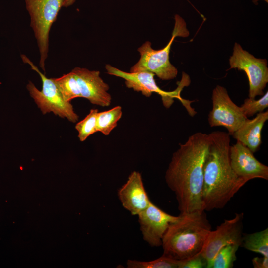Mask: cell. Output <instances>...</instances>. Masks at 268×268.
Instances as JSON below:
<instances>
[{
    "label": "cell",
    "mask_w": 268,
    "mask_h": 268,
    "mask_svg": "<svg viewBox=\"0 0 268 268\" xmlns=\"http://www.w3.org/2000/svg\"><path fill=\"white\" fill-rule=\"evenodd\" d=\"M53 78L67 101L82 97L101 107L111 103V95L108 92L109 86L100 77L99 71L76 67L61 77Z\"/></svg>",
    "instance_id": "4"
},
{
    "label": "cell",
    "mask_w": 268,
    "mask_h": 268,
    "mask_svg": "<svg viewBox=\"0 0 268 268\" xmlns=\"http://www.w3.org/2000/svg\"><path fill=\"white\" fill-rule=\"evenodd\" d=\"M204 210L180 214L162 240L163 255L183 260L201 252L211 226Z\"/></svg>",
    "instance_id": "3"
},
{
    "label": "cell",
    "mask_w": 268,
    "mask_h": 268,
    "mask_svg": "<svg viewBox=\"0 0 268 268\" xmlns=\"http://www.w3.org/2000/svg\"><path fill=\"white\" fill-rule=\"evenodd\" d=\"M30 17V26L34 32L40 53L39 65L45 71V62L49 51V34L56 21L64 0H24Z\"/></svg>",
    "instance_id": "7"
},
{
    "label": "cell",
    "mask_w": 268,
    "mask_h": 268,
    "mask_svg": "<svg viewBox=\"0 0 268 268\" xmlns=\"http://www.w3.org/2000/svg\"><path fill=\"white\" fill-rule=\"evenodd\" d=\"M21 57L23 62L30 66L41 78V90H38L31 81H29L26 88L43 114L53 112L71 122H76L79 116L74 112L70 102L65 100L53 78L47 77L26 55L22 54Z\"/></svg>",
    "instance_id": "6"
},
{
    "label": "cell",
    "mask_w": 268,
    "mask_h": 268,
    "mask_svg": "<svg viewBox=\"0 0 268 268\" xmlns=\"http://www.w3.org/2000/svg\"><path fill=\"white\" fill-rule=\"evenodd\" d=\"M76 0H64L63 7H68L72 5Z\"/></svg>",
    "instance_id": "24"
},
{
    "label": "cell",
    "mask_w": 268,
    "mask_h": 268,
    "mask_svg": "<svg viewBox=\"0 0 268 268\" xmlns=\"http://www.w3.org/2000/svg\"><path fill=\"white\" fill-rule=\"evenodd\" d=\"M259 0H253V2L254 3H257V2L258 1H259ZM264 0V1H266L267 3H268V0Z\"/></svg>",
    "instance_id": "25"
},
{
    "label": "cell",
    "mask_w": 268,
    "mask_h": 268,
    "mask_svg": "<svg viewBox=\"0 0 268 268\" xmlns=\"http://www.w3.org/2000/svg\"><path fill=\"white\" fill-rule=\"evenodd\" d=\"M122 115L120 106H116L107 111L98 112L97 116L96 129L105 135H108L117 126Z\"/></svg>",
    "instance_id": "17"
},
{
    "label": "cell",
    "mask_w": 268,
    "mask_h": 268,
    "mask_svg": "<svg viewBox=\"0 0 268 268\" xmlns=\"http://www.w3.org/2000/svg\"><path fill=\"white\" fill-rule=\"evenodd\" d=\"M229 64V69L237 68L246 73L249 84V98H255L257 96L263 95V90L268 82V68L266 59L255 58L235 43Z\"/></svg>",
    "instance_id": "9"
},
{
    "label": "cell",
    "mask_w": 268,
    "mask_h": 268,
    "mask_svg": "<svg viewBox=\"0 0 268 268\" xmlns=\"http://www.w3.org/2000/svg\"><path fill=\"white\" fill-rule=\"evenodd\" d=\"M268 107V91L259 99L246 98L240 107L243 114L247 117L252 116L257 113L262 112Z\"/></svg>",
    "instance_id": "21"
},
{
    "label": "cell",
    "mask_w": 268,
    "mask_h": 268,
    "mask_svg": "<svg viewBox=\"0 0 268 268\" xmlns=\"http://www.w3.org/2000/svg\"><path fill=\"white\" fill-rule=\"evenodd\" d=\"M105 69L108 74L124 79L127 88L141 92L146 97H150L154 92L157 93L161 97L163 104L167 108L172 105L174 98L179 99L186 107L190 103V101L183 99L180 96L183 88L190 83L189 76L184 72L181 80L178 82L177 88L174 91L168 92L159 87L154 79L155 74L152 72L146 71L127 72L109 64L106 65Z\"/></svg>",
    "instance_id": "8"
},
{
    "label": "cell",
    "mask_w": 268,
    "mask_h": 268,
    "mask_svg": "<svg viewBox=\"0 0 268 268\" xmlns=\"http://www.w3.org/2000/svg\"><path fill=\"white\" fill-rule=\"evenodd\" d=\"M210 141L209 134L196 133L173 154L165 178L175 194L180 214L204 210L203 167Z\"/></svg>",
    "instance_id": "1"
},
{
    "label": "cell",
    "mask_w": 268,
    "mask_h": 268,
    "mask_svg": "<svg viewBox=\"0 0 268 268\" xmlns=\"http://www.w3.org/2000/svg\"><path fill=\"white\" fill-rule=\"evenodd\" d=\"M243 218V213H236L233 218L224 220L215 230L210 231L201 252L206 262V268H211L213 260L223 247L230 244L241 246Z\"/></svg>",
    "instance_id": "10"
},
{
    "label": "cell",
    "mask_w": 268,
    "mask_h": 268,
    "mask_svg": "<svg viewBox=\"0 0 268 268\" xmlns=\"http://www.w3.org/2000/svg\"><path fill=\"white\" fill-rule=\"evenodd\" d=\"M179 260L162 256L150 261L128 260V268H178Z\"/></svg>",
    "instance_id": "19"
},
{
    "label": "cell",
    "mask_w": 268,
    "mask_h": 268,
    "mask_svg": "<svg viewBox=\"0 0 268 268\" xmlns=\"http://www.w3.org/2000/svg\"><path fill=\"white\" fill-rule=\"evenodd\" d=\"M118 196L123 207L132 215H137L149 204L141 174L133 171L126 183L118 190Z\"/></svg>",
    "instance_id": "14"
},
{
    "label": "cell",
    "mask_w": 268,
    "mask_h": 268,
    "mask_svg": "<svg viewBox=\"0 0 268 268\" xmlns=\"http://www.w3.org/2000/svg\"><path fill=\"white\" fill-rule=\"evenodd\" d=\"M239 247L237 244H230L222 248L213 260L211 268H232Z\"/></svg>",
    "instance_id": "18"
},
{
    "label": "cell",
    "mask_w": 268,
    "mask_h": 268,
    "mask_svg": "<svg viewBox=\"0 0 268 268\" xmlns=\"http://www.w3.org/2000/svg\"><path fill=\"white\" fill-rule=\"evenodd\" d=\"M206 267V262L201 253L188 259L179 260L178 268H202Z\"/></svg>",
    "instance_id": "22"
},
{
    "label": "cell",
    "mask_w": 268,
    "mask_h": 268,
    "mask_svg": "<svg viewBox=\"0 0 268 268\" xmlns=\"http://www.w3.org/2000/svg\"><path fill=\"white\" fill-rule=\"evenodd\" d=\"M137 215L143 239L151 247L162 245L163 237L169 225L179 218V216L164 212L151 201Z\"/></svg>",
    "instance_id": "12"
},
{
    "label": "cell",
    "mask_w": 268,
    "mask_h": 268,
    "mask_svg": "<svg viewBox=\"0 0 268 268\" xmlns=\"http://www.w3.org/2000/svg\"><path fill=\"white\" fill-rule=\"evenodd\" d=\"M174 19L172 37L167 45L162 49L155 50L152 48L150 42H144L137 49L140 53V59L130 68V72L148 71L163 80H171L176 77L178 70L169 61L171 45L176 37H187L189 35V32L186 22L181 16L176 14Z\"/></svg>",
    "instance_id": "5"
},
{
    "label": "cell",
    "mask_w": 268,
    "mask_h": 268,
    "mask_svg": "<svg viewBox=\"0 0 268 268\" xmlns=\"http://www.w3.org/2000/svg\"><path fill=\"white\" fill-rule=\"evenodd\" d=\"M98 112L97 109H91L84 119L76 124L75 129L78 133V137L80 141H85L90 135L97 132L96 120Z\"/></svg>",
    "instance_id": "20"
},
{
    "label": "cell",
    "mask_w": 268,
    "mask_h": 268,
    "mask_svg": "<svg viewBox=\"0 0 268 268\" xmlns=\"http://www.w3.org/2000/svg\"><path fill=\"white\" fill-rule=\"evenodd\" d=\"M241 246L268 257V228L252 233L243 234Z\"/></svg>",
    "instance_id": "16"
},
{
    "label": "cell",
    "mask_w": 268,
    "mask_h": 268,
    "mask_svg": "<svg viewBox=\"0 0 268 268\" xmlns=\"http://www.w3.org/2000/svg\"><path fill=\"white\" fill-rule=\"evenodd\" d=\"M254 268H268V257L262 256V257H256L252 260Z\"/></svg>",
    "instance_id": "23"
},
{
    "label": "cell",
    "mask_w": 268,
    "mask_h": 268,
    "mask_svg": "<svg viewBox=\"0 0 268 268\" xmlns=\"http://www.w3.org/2000/svg\"><path fill=\"white\" fill-rule=\"evenodd\" d=\"M229 157L234 172L247 182L255 178L268 180V167L259 161L253 152L239 141L230 145Z\"/></svg>",
    "instance_id": "13"
},
{
    "label": "cell",
    "mask_w": 268,
    "mask_h": 268,
    "mask_svg": "<svg viewBox=\"0 0 268 268\" xmlns=\"http://www.w3.org/2000/svg\"><path fill=\"white\" fill-rule=\"evenodd\" d=\"M210 141L203 167L202 201L203 210L223 208L247 182L238 177L230 161V134L214 131L209 134Z\"/></svg>",
    "instance_id": "2"
},
{
    "label": "cell",
    "mask_w": 268,
    "mask_h": 268,
    "mask_svg": "<svg viewBox=\"0 0 268 268\" xmlns=\"http://www.w3.org/2000/svg\"><path fill=\"white\" fill-rule=\"evenodd\" d=\"M212 100V109L208 119L210 126L224 127L232 135L248 118L243 114L240 106L233 102L223 86L217 85L213 89Z\"/></svg>",
    "instance_id": "11"
},
{
    "label": "cell",
    "mask_w": 268,
    "mask_h": 268,
    "mask_svg": "<svg viewBox=\"0 0 268 268\" xmlns=\"http://www.w3.org/2000/svg\"><path fill=\"white\" fill-rule=\"evenodd\" d=\"M268 119V111L258 113L252 119H246L231 135L254 153L261 144V131Z\"/></svg>",
    "instance_id": "15"
}]
</instances>
